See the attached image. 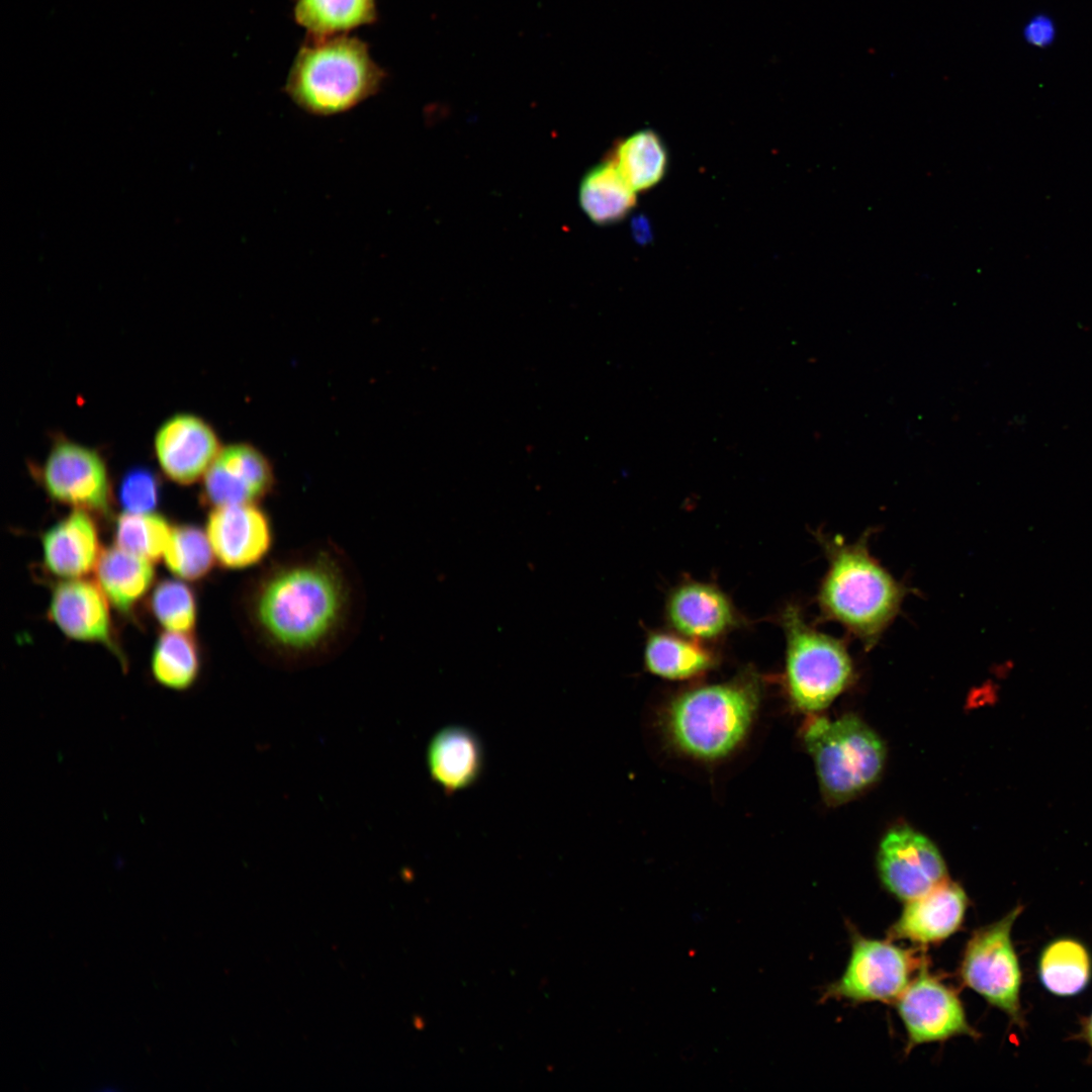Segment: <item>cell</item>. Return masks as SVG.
<instances>
[{
	"instance_id": "cell-1",
	"label": "cell",
	"mask_w": 1092,
	"mask_h": 1092,
	"mask_svg": "<svg viewBox=\"0 0 1092 1092\" xmlns=\"http://www.w3.org/2000/svg\"><path fill=\"white\" fill-rule=\"evenodd\" d=\"M240 608L246 634L261 655L299 666L347 646L359 623L362 595L344 553L321 543L261 567L245 584Z\"/></svg>"
},
{
	"instance_id": "cell-2",
	"label": "cell",
	"mask_w": 1092,
	"mask_h": 1092,
	"mask_svg": "<svg viewBox=\"0 0 1092 1092\" xmlns=\"http://www.w3.org/2000/svg\"><path fill=\"white\" fill-rule=\"evenodd\" d=\"M762 698V679L745 669L733 678L686 689L664 705L663 735L679 753L703 762L726 758L747 738Z\"/></svg>"
},
{
	"instance_id": "cell-3",
	"label": "cell",
	"mask_w": 1092,
	"mask_h": 1092,
	"mask_svg": "<svg viewBox=\"0 0 1092 1092\" xmlns=\"http://www.w3.org/2000/svg\"><path fill=\"white\" fill-rule=\"evenodd\" d=\"M868 537L848 543L818 534L828 567L817 604L824 620L838 623L871 649L897 617L908 588L871 554Z\"/></svg>"
},
{
	"instance_id": "cell-4",
	"label": "cell",
	"mask_w": 1092,
	"mask_h": 1092,
	"mask_svg": "<svg viewBox=\"0 0 1092 1092\" xmlns=\"http://www.w3.org/2000/svg\"><path fill=\"white\" fill-rule=\"evenodd\" d=\"M386 77L359 37L307 36L294 57L284 92L306 113L332 116L377 94Z\"/></svg>"
},
{
	"instance_id": "cell-5",
	"label": "cell",
	"mask_w": 1092,
	"mask_h": 1092,
	"mask_svg": "<svg viewBox=\"0 0 1092 1092\" xmlns=\"http://www.w3.org/2000/svg\"><path fill=\"white\" fill-rule=\"evenodd\" d=\"M802 740L815 763L821 791L832 803L853 798L883 770V741L853 715L835 720L810 718L802 728Z\"/></svg>"
},
{
	"instance_id": "cell-6",
	"label": "cell",
	"mask_w": 1092,
	"mask_h": 1092,
	"mask_svg": "<svg viewBox=\"0 0 1092 1092\" xmlns=\"http://www.w3.org/2000/svg\"><path fill=\"white\" fill-rule=\"evenodd\" d=\"M780 622L786 636L783 682L788 699L803 712L827 708L853 675L845 642L810 625L794 604L784 609Z\"/></svg>"
},
{
	"instance_id": "cell-7",
	"label": "cell",
	"mask_w": 1092,
	"mask_h": 1092,
	"mask_svg": "<svg viewBox=\"0 0 1092 1092\" xmlns=\"http://www.w3.org/2000/svg\"><path fill=\"white\" fill-rule=\"evenodd\" d=\"M1023 905H1016L999 920L973 932L960 966L963 984L1002 1011L1010 1024L1026 1027L1021 1005L1022 971L1013 944L1012 929Z\"/></svg>"
},
{
	"instance_id": "cell-8",
	"label": "cell",
	"mask_w": 1092,
	"mask_h": 1092,
	"mask_svg": "<svg viewBox=\"0 0 1092 1092\" xmlns=\"http://www.w3.org/2000/svg\"><path fill=\"white\" fill-rule=\"evenodd\" d=\"M923 959L912 949L854 932L850 956L841 977L828 985L823 1000L893 1002L912 981Z\"/></svg>"
},
{
	"instance_id": "cell-9",
	"label": "cell",
	"mask_w": 1092,
	"mask_h": 1092,
	"mask_svg": "<svg viewBox=\"0 0 1092 1092\" xmlns=\"http://www.w3.org/2000/svg\"><path fill=\"white\" fill-rule=\"evenodd\" d=\"M925 963L896 1000L907 1033L908 1051L959 1035L978 1038L980 1033L969 1023L956 991L931 975Z\"/></svg>"
},
{
	"instance_id": "cell-10",
	"label": "cell",
	"mask_w": 1092,
	"mask_h": 1092,
	"mask_svg": "<svg viewBox=\"0 0 1092 1092\" xmlns=\"http://www.w3.org/2000/svg\"><path fill=\"white\" fill-rule=\"evenodd\" d=\"M877 869L885 889L904 902L947 880L946 864L935 844L906 825L892 828L883 837Z\"/></svg>"
},
{
	"instance_id": "cell-11",
	"label": "cell",
	"mask_w": 1092,
	"mask_h": 1092,
	"mask_svg": "<svg viewBox=\"0 0 1092 1092\" xmlns=\"http://www.w3.org/2000/svg\"><path fill=\"white\" fill-rule=\"evenodd\" d=\"M41 481L57 502L101 515L109 512L106 465L92 449L68 441L57 443L42 467Z\"/></svg>"
},
{
	"instance_id": "cell-12",
	"label": "cell",
	"mask_w": 1092,
	"mask_h": 1092,
	"mask_svg": "<svg viewBox=\"0 0 1092 1092\" xmlns=\"http://www.w3.org/2000/svg\"><path fill=\"white\" fill-rule=\"evenodd\" d=\"M206 534L216 561L231 570L260 565L274 543L270 517L259 504H235L212 508Z\"/></svg>"
},
{
	"instance_id": "cell-13",
	"label": "cell",
	"mask_w": 1092,
	"mask_h": 1092,
	"mask_svg": "<svg viewBox=\"0 0 1092 1092\" xmlns=\"http://www.w3.org/2000/svg\"><path fill=\"white\" fill-rule=\"evenodd\" d=\"M275 483L273 467L255 446L236 443L221 447L203 476L202 499L211 509L235 504H259Z\"/></svg>"
},
{
	"instance_id": "cell-14",
	"label": "cell",
	"mask_w": 1092,
	"mask_h": 1092,
	"mask_svg": "<svg viewBox=\"0 0 1092 1092\" xmlns=\"http://www.w3.org/2000/svg\"><path fill=\"white\" fill-rule=\"evenodd\" d=\"M220 449L210 425L189 414L170 418L155 437L160 467L170 479L180 484H190L204 476Z\"/></svg>"
},
{
	"instance_id": "cell-15",
	"label": "cell",
	"mask_w": 1092,
	"mask_h": 1092,
	"mask_svg": "<svg viewBox=\"0 0 1092 1092\" xmlns=\"http://www.w3.org/2000/svg\"><path fill=\"white\" fill-rule=\"evenodd\" d=\"M969 906L965 890L948 879L927 893L905 902L889 937L918 944L945 940L964 923Z\"/></svg>"
},
{
	"instance_id": "cell-16",
	"label": "cell",
	"mask_w": 1092,
	"mask_h": 1092,
	"mask_svg": "<svg viewBox=\"0 0 1092 1092\" xmlns=\"http://www.w3.org/2000/svg\"><path fill=\"white\" fill-rule=\"evenodd\" d=\"M49 617L66 636L104 644L123 659L112 637L108 599L98 583L75 578L57 584Z\"/></svg>"
},
{
	"instance_id": "cell-17",
	"label": "cell",
	"mask_w": 1092,
	"mask_h": 1092,
	"mask_svg": "<svg viewBox=\"0 0 1092 1092\" xmlns=\"http://www.w3.org/2000/svg\"><path fill=\"white\" fill-rule=\"evenodd\" d=\"M666 618L678 634L697 641L716 639L737 623L728 597L717 586L699 581L684 582L670 593Z\"/></svg>"
},
{
	"instance_id": "cell-18",
	"label": "cell",
	"mask_w": 1092,
	"mask_h": 1092,
	"mask_svg": "<svg viewBox=\"0 0 1092 1092\" xmlns=\"http://www.w3.org/2000/svg\"><path fill=\"white\" fill-rule=\"evenodd\" d=\"M41 546L48 570L66 579L89 573L101 553L96 525L83 510L74 511L44 532Z\"/></svg>"
},
{
	"instance_id": "cell-19",
	"label": "cell",
	"mask_w": 1092,
	"mask_h": 1092,
	"mask_svg": "<svg viewBox=\"0 0 1092 1092\" xmlns=\"http://www.w3.org/2000/svg\"><path fill=\"white\" fill-rule=\"evenodd\" d=\"M427 763L432 779L446 793L466 789L477 781L483 768L481 742L469 728L444 727L429 742Z\"/></svg>"
},
{
	"instance_id": "cell-20",
	"label": "cell",
	"mask_w": 1092,
	"mask_h": 1092,
	"mask_svg": "<svg viewBox=\"0 0 1092 1092\" xmlns=\"http://www.w3.org/2000/svg\"><path fill=\"white\" fill-rule=\"evenodd\" d=\"M1036 975L1050 994L1061 998L1077 996L1092 979L1091 952L1075 937H1057L1039 951Z\"/></svg>"
},
{
	"instance_id": "cell-21",
	"label": "cell",
	"mask_w": 1092,
	"mask_h": 1092,
	"mask_svg": "<svg viewBox=\"0 0 1092 1092\" xmlns=\"http://www.w3.org/2000/svg\"><path fill=\"white\" fill-rule=\"evenodd\" d=\"M718 663L716 654L700 641L686 636L655 631L648 635L644 648L646 669L668 680L698 678Z\"/></svg>"
},
{
	"instance_id": "cell-22",
	"label": "cell",
	"mask_w": 1092,
	"mask_h": 1092,
	"mask_svg": "<svg viewBox=\"0 0 1092 1092\" xmlns=\"http://www.w3.org/2000/svg\"><path fill=\"white\" fill-rule=\"evenodd\" d=\"M152 563L116 546L101 551L95 566L97 583L117 611L128 614L151 587Z\"/></svg>"
},
{
	"instance_id": "cell-23",
	"label": "cell",
	"mask_w": 1092,
	"mask_h": 1092,
	"mask_svg": "<svg viewBox=\"0 0 1092 1092\" xmlns=\"http://www.w3.org/2000/svg\"><path fill=\"white\" fill-rule=\"evenodd\" d=\"M608 159L635 192H644L657 185L668 166L667 149L652 129H641L623 139Z\"/></svg>"
},
{
	"instance_id": "cell-24",
	"label": "cell",
	"mask_w": 1092,
	"mask_h": 1092,
	"mask_svg": "<svg viewBox=\"0 0 1092 1092\" xmlns=\"http://www.w3.org/2000/svg\"><path fill=\"white\" fill-rule=\"evenodd\" d=\"M578 199L582 210L597 224H612L625 218L636 205V192L607 159L582 178Z\"/></svg>"
},
{
	"instance_id": "cell-25",
	"label": "cell",
	"mask_w": 1092,
	"mask_h": 1092,
	"mask_svg": "<svg viewBox=\"0 0 1092 1092\" xmlns=\"http://www.w3.org/2000/svg\"><path fill=\"white\" fill-rule=\"evenodd\" d=\"M293 17L307 36L347 33L378 18L376 0H295Z\"/></svg>"
},
{
	"instance_id": "cell-26",
	"label": "cell",
	"mask_w": 1092,
	"mask_h": 1092,
	"mask_svg": "<svg viewBox=\"0 0 1092 1092\" xmlns=\"http://www.w3.org/2000/svg\"><path fill=\"white\" fill-rule=\"evenodd\" d=\"M154 679L163 688L185 692L197 681L201 657L195 639L188 632L167 631L158 638L152 659Z\"/></svg>"
},
{
	"instance_id": "cell-27",
	"label": "cell",
	"mask_w": 1092,
	"mask_h": 1092,
	"mask_svg": "<svg viewBox=\"0 0 1092 1092\" xmlns=\"http://www.w3.org/2000/svg\"><path fill=\"white\" fill-rule=\"evenodd\" d=\"M172 528L166 519L153 513H123L115 523L116 547L152 562L164 555Z\"/></svg>"
},
{
	"instance_id": "cell-28",
	"label": "cell",
	"mask_w": 1092,
	"mask_h": 1092,
	"mask_svg": "<svg viewBox=\"0 0 1092 1092\" xmlns=\"http://www.w3.org/2000/svg\"><path fill=\"white\" fill-rule=\"evenodd\" d=\"M163 556L169 570L187 580L203 578L216 561L206 532L189 525L172 530Z\"/></svg>"
},
{
	"instance_id": "cell-29",
	"label": "cell",
	"mask_w": 1092,
	"mask_h": 1092,
	"mask_svg": "<svg viewBox=\"0 0 1092 1092\" xmlns=\"http://www.w3.org/2000/svg\"><path fill=\"white\" fill-rule=\"evenodd\" d=\"M150 609L157 621L169 631L190 632L195 626V596L181 581L166 579L158 583L150 598Z\"/></svg>"
},
{
	"instance_id": "cell-30",
	"label": "cell",
	"mask_w": 1092,
	"mask_h": 1092,
	"mask_svg": "<svg viewBox=\"0 0 1092 1092\" xmlns=\"http://www.w3.org/2000/svg\"><path fill=\"white\" fill-rule=\"evenodd\" d=\"M155 475L147 469H133L122 478L119 500L129 513H151L158 504L159 486Z\"/></svg>"
},
{
	"instance_id": "cell-31",
	"label": "cell",
	"mask_w": 1092,
	"mask_h": 1092,
	"mask_svg": "<svg viewBox=\"0 0 1092 1092\" xmlns=\"http://www.w3.org/2000/svg\"><path fill=\"white\" fill-rule=\"evenodd\" d=\"M1023 33L1029 43L1035 47H1045L1053 41L1056 31L1051 18L1037 15L1028 21Z\"/></svg>"
},
{
	"instance_id": "cell-32",
	"label": "cell",
	"mask_w": 1092,
	"mask_h": 1092,
	"mask_svg": "<svg viewBox=\"0 0 1092 1092\" xmlns=\"http://www.w3.org/2000/svg\"><path fill=\"white\" fill-rule=\"evenodd\" d=\"M1073 1038L1082 1040L1089 1046L1090 1056L1088 1062L1092 1064V1010L1088 1015L1081 1017L1079 1031Z\"/></svg>"
},
{
	"instance_id": "cell-33",
	"label": "cell",
	"mask_w": 1092,
	"mask_h": 1092,
	"mask_svg": "<svg viewBox=\"0 0 1092 1092\" xmlns=\"http://www.w3.org/2000/svg\"><path fill=\"white\" fill-rule=\"evenodd\" d=\"M633 233L638 242H646L650 236L647 220L642 217H636L633 222Z\"/></svg>"
}]
</instances>
